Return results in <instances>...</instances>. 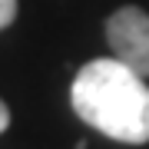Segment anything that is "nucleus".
Returning <instances> with one entry per match:
<instances>
[{
  "instance_id": "20e7f679",
  "label": "nucleus",
  "mask_w": 149,
  "mask_h": 149,
  "mask_svg": "<svg viewBox=\"0 0 149 149\" xmlns=\"http://www.w3.org/2000/svg\"><path fill=\"white\" fill-rule=\"evenodd\" d=\"M7 123H10V113H7L3 100H0V133H3V129H7Z\"/></svg>"
},
{
  "instance_id": "7ed1b4c3",
  "label": "nucleus",
  "mask_w": 149,
  "mask_h": 149,
  "mask_svg": "<svg viewBox=\"0 0 149 149\" xmlns=\"http://www.w3.org/2000/svg\"><path fill=\"white\" fill-rule=\"evenodd\" d=\"M13 17H17V0H0V30L10 27Z\"/></svg>"
},
{
  "instance_id": "f03ea898",
  "label": "nucleus",
  "mask_w": 149,
  "mask_h": 149,
  "mask_svg": "<svg viewBox=\"0 0 149 149\" xmlns=\"http://www.w3.org/2000/svg\"><path fill=\"white\" fill-rule=\"evenodd\" d=\"M106 40L119 63L149 76V13L139 7H123L106 20Z\"/></svg>"
},
{
  "instance_id": "f257e3e1",
  "label": "nucleus",
  "mask_w": 149,
  "mask_h": 149,
  "mask_svg": "<svg viewBox=\"0 0 149 149\" xmlns=\"http://www.w3.org/2000/svg\"><path fill=\"white\" fill-rule=\"evenodd\" d=\"M73 109L86 126L119 143H146L149 139V86L146 76L103 56L86 63L70 90Z\"/></svg>"
}]
</instances>
